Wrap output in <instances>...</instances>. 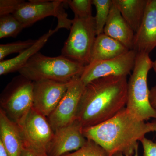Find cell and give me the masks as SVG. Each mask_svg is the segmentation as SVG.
<instances>
[{"label":"cell","instance_id":"cell-25","mask_svg":"<svg viewBox=\"0 0 156 156\" xmlns=\"http://www.w3.org/2000/svg\"><path fill=\"white\" fill-rule=\"evenodd\" d=\"M140 141L143 147L144 156H156V143L145 137Z\"/></svg>","mask_w":156,"mask_h":156},{"label":"cell","instance_id":"cell-21","mask_svg":"<svg viewBox=\"0 0 156 156\" xmlns=\"http://www.w3.org/2000/svg\"><path fill=\"white\" fill-rule=\"evenodd\" d=\"M74 14V18H88L92 17V0H68L65 1Z\"/></svg>","mask_w":156,"mask_h":156},{"label":"cell","instance_id":"cell-14","mask_svg":"<svg viewBox=\"0 0 156 156\" xmlns=\"http://www.w3.org/2000/svg\"><path fill=\"white\" fill-rule=\"evenodd\" d=\"M103 33L120 42L129 50H133L135 33L113 2Z\"/></svg>","mask_w":156,"mask_h":156},{"label":"cell","instance_id":"cell-12","mask_svg":"<svg viewBox=\"0 0 156 156\" xmlns=\"http://www.w3.org/2000/svg\"><path fill=\"white\" fill-rule=\"evenodd\" d=\"M81 123L76 120L59 128L54 134L47 148L48 156H64L80 148L87 142Z\"/></svg>","mask_w":156,"mask_h":156},{"label":"cell","instance_id":"cell-7","mask_svg":"<svg viewBox=\"0 0 156 156\" xmlns=\"http://www.w3.org/2000/svg\"><path fill=\"white\" fill-rule=\"evenodd\" d=\"M65 1L55 0H30L24 1L13 15L22 23L24 28L49 16H54L58 19L57 26L70 30L73 20L68 18L63 8Z\"/></svg>","mask_w":156,"mask_h":156},{"label":"cell","instance_id":"cell-30","mask_svg":"<svg viewBox=\"0 0 156 156\" xmlns=\"http://www.w3.org/2000/svg\"><path fill=\"white\" fill-rule=\"evenodd\" d=\"M151 126L153 132H156V119L152 121L151 122H150Z\"/></svg>","mask_w":156,"mask_h":156},{"label":"cell","instance_id":"cell-23","mask_svg":"<svg viewBox=\"0 0 156 156\" xmlns=\"http://www.w3.org/2000/svg\"><path fill=\"white\" fill-rule=\"evenodd\" d=\"M64 156H108L104 149L97 143L91 140L87 142L78 150Z\"/></svg>","mask_w":156,"mask_h":156},{"label":"cell","instance_id":"cell-31","mask_svg":"<svg viewBox=\"0 0 156 156\" xmlns=\"http://www.w3.org/2000/svg\"><path fill=\"white\" fill-rule=\"evenodd\" d=\"M153 68L156 73V59L155 61L153 62Z\"/></svg>","mask_w":156,"mask_h":156},{"label":"cell","instance_id":"cell-20","mask_svg":"<svg viewBox=\"0 0 156 156\" xmlns=\"http://www.w3.org/2000/svg\"><path fill=\"white\" fill-rule=\"evenodd\" d=\"M112 3V0H92V4L96 10L94 17L97 36L103 33Z\"/></svg>","mask_w":156,"mask_h":156},{"label":"cell","instance_id":"cell-6","mask_svg":"<svg viewBox=\"0 0 156 156\" xmlns=\"http://www.w3.org/2000/svg\"><path fill=\"white\" fill-rule=\"evenodd\" d=\"M34 82L20 75L14 78L2 92L1 109L17 125L33 107Z\"/></svg>","mask_w":156,"mask_h":156},{"label":"cell","instance_id":"cell-28","mask_svg":"<svg viewBox=\"0 0 156 156\" xmlns=\"http://www.w3.org/2000/svg\"><path fill=\"white\" fill-rule=\"evenodd\" d=\"M0 156H8L2 143L0 141Z\"/></svg>","mask_w":156,"mask_h":156},{"label":"cell","instance_id":"cell-11","mask_svg":"<svg viewBox=\"0 0 156 156\" xmlns=\"http://www.w3.org/2000/svg\"><path fill=\"white\" fill-rule=\"evenodd\" d=\"M69 82L62 83L49 80L34 82V108L48 118L64 96Z\"/></svg>","mask_w":156,"mask_h":156},{"label":"cell","instance_id":"cell-9","mask_svg":"<svg viewBox=\"0 0 156 156\" xmlns=\"http://www.w3.org/2000/svg\"><path fill=\"white\" fill-rule=\"evenodd\" d=\"M137 53L130 50L115 58L90 62L86 66L80 78L85 86L98 78L110 76H127L133 70Z\"/></svg>","mask_w":156,"mask_h":156},{"label":"cell","instance_id":"cell-13","mask_svg":"<svg viewBox=\"0 0 156 156\" xmlns=\"http://www.w3.org/2000/svg\"><path fill=\"white\" fill-rule=\"evenodd\" d=\"M156 47V0H147L144 17L135 34L133 50L149 54Z\"/></svg>","mask_w":156,"mask_h":156},{"label":"cell","instance_id":"cell-5","mask_svg":"<svg viewBox=\"0 0 156 156\" xmlns=\"http://www.w3.org/2000/svg\"><path fill=\"white\" fill-rule=\"evenodd\" d=\"M68 38L62 49V56L84 66L90 63L96 37L95 17L74 18Z\"/></svg>","mask_w":156,"mask_h":156},{"label":"cell","instance_id":"cell-4","mask_svg":"<svg viewBox=\"0 0 156 156\" xmlns=\"http://www.w3.org/2000/svg\"><path fill=\"white\" fill-rule=\"evenodd\" d=\"M148 54L137 53L133 72L128 82L126 108L140 121L156 119V110L151 106L147 86L148 73L153 68Z\"/></svg>","mask_w":156,"mask_h":156},{"label":"cell","instance_id":"cell-29","mask_svg":"<svg viewBox=\"0 0 156 156\" xmlns=\"http://www.w3.org/2000/svg\"><path fill=\"white\" fill-rule=\"evenodd\" d=\"M112 156H125V155L123 154L121 152H118L114 154ZM133 156H138V149L135 152V154Z\"/></svg>","mask_w":156,"mask_h":156},{"label":"cell","instance_id":"cell-17","mask_svg":"<svg viewBox=\"0 0 156 156\" xmlns=\"http://www.w3.org/2000/svg\"><path fill=\"white\" fill-rule=\"evenodd\" d=\"M129 50L115 39L104 33L101 34L97 36L95 39L90 62L115 58L127 53Z\"/></svg>","mask_w":156,"mask_h":156},{"label":"cell","instance_id":"cell-16","mask_svg":"<svg viewBox=\"0 0 156 156\" xmlns=\"http://www.w3.org/2000/svg\"><path fill=\"white\" fill-rule=\"evenodd\" d=\"M59 29H60L56 26L54 30H50L48 32L37 40L32 46L23 51L22 53H19L17 56L7 60L1 61L0 75H4L9 73L18 71L26 64L31 57L39 52L50 37Z\"/></svg>","mask_w":156,"mask_h":156},{"label":"cell","instance_id":"cell-1","mask_svg":"<svg viewBox=\"0 0 156 156\" xmlns=\"http://www.w3.org/2000/svg\"><path fill=\"white\" fill-rule=\"evenodd\" d=\"M128 82L126 76H110L85 86L76 116L83 128L106 122L126 108Z\"/></svg>","mask_w":156,"mask_h":156},{"label":"cell","instance_id":"cell-24","mask_svg":"<svg viewBox=\"0 0 156 156\" xmlns=\"http://www.w3.org/2000/svg\"><path fill=\"white\" fill-rule=\"evenodd\" d=\"M24 2L22 0H1L0 16L13 14L20 8Z\"/></svg>","mask_w":156,"mask_h":156},{"label":"cell","instance_id":"cell-19","mask_svg":"<svg viewBox=\"0 0 156 156\" xmlns=\"http://www.w3.org/2000/svg\"><path fill=\"white\" fill-rule=\"evenodd\" d=\"M24 28L13 14L0 16V38L16 37Z\"/></svg>","mask_w":156,"mask_h":156},{"label":"cell","instance_id":"cell-10","mask_svg":"<svg viewBox=\"0 0 156 156\" xmlns=\"http://www.w3.org/2000/svg\"><path fill=\"white\" fill-rule=\"evenodd\" d=\"M85 87L80 76L74 78L70 81L64 96L48 118L54 132L76 120L79 104Z\"/></svg>","mask_w":156,"mask_h":156},{"label":"cell","instance_id":"cell-8","mask_svg":"<svg viewBox=\"0 0 156 156\" xmlns=\"http://www.w3.org/2000/svg\"><path fill=\"white\" fill-rule=\"evenodd\" d=\"M17 126L24 145L47 154V148L54 132L47 117L33 107L22 122Z\"/></svg>","mask_w":156,"mask_h":156},{"label":"cell","instance_id":"cell-18","mask_svg":"<svg viewBox=\"0 0 156 156\" xmlns=\"http://www.w3.org/2000/svg\"><path fill=\"white\" fill-rule=\"evenodd\" d=\"M124 19L135 34L141 25L147 0H112Z\"/></svg>","mask_w":156,"mask_h":156},{"label":"cell","instance_id":"cell-27","mask_svg":"<svg viewBox=\"0 0 156 156\" xmlns=\"http://www.w3.org/2000/svg\"><path fill=\"white\" fill-rule=\"evenodd\" d=\"M149 101L152 107L156 110V86L150 90Z\"/></svg>","mask_w":156,"mask_h":156},{"label":"cell","instance_id":"cell-15","mask_svg":"<svg viewBox=\"0 0 156 156\" xmlns=\"http://www.w3.org/2000/svg\"><path fill=\"white\" fill-rule=\"evenodd\" d=\"M0 141L8 156H21L23 140L19 127L0 109Z\"/></svg>","mask_w":156,"mask_h":156},{"label":"cell","instance_id":"cell-26","mask_svg":"<svg viewBox=\"0 0 156 156\" xmlns=\"http://www.w3.org/2000/svg\"><path fill=\"white\" fill-rule=\"evenodd\" d=\"M21 156H48V155L40 153L34 151L23 144Z\"/></svg>","mask_w":156,"mask_h":156},{"label":"cell","instance_id":"cell-22","mask_svg":"<svg viewBox=\"0 0 156 156\" xmlns=\"http://www.w3.org/2000/svg\"><path fill=\"white\" fill-rule=\"evenodd\" d=\"M36 41L28 40L0 45V60L2 61L5 57L13 53H22L32 46Z\"/></svg>","mask_w":156,"mask_h":156},{"label":"cell","instance_id":"cell-3","mask_svg":"<svg viewBox=\"0 0 156 156\" xmlns=\"http://www.w3.org/2000/svg\"><path fill=\"white\" fill-rule=\"evenodd\" d=\"M85 66L62 55L50 57L38 52L18 72L33 82L49 80L68 83L74 78L80 77Z\"/></svg>","mask_w":156,"mask_h":156},{"label":"cell","instance_id":"cell-2","mask_svg":"<svg viewBox=\"0 0 156 156\" xmlns=\"http://www.w3.org/2000/svg\"><path fill=\"white\" fill-rule=\"evenodd\" d=\"M83 132L87 139L103 148L108 156L118 152L133 156L138 149V141L153 131L150 122L138 120L126 107L106 122L83 128Z\"/></svg>","mask_w":156,"mask_h":156}]
</instances>
